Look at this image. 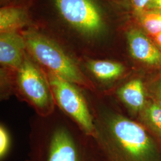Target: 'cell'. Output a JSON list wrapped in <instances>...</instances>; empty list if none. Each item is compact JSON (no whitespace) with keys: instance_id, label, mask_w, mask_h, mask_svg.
<instances>
[{"instance_id":"obj_1","label":"cell","mask_w":161,"mask_h":161,"mask_svg":"<svg viewBox=\"0 0 161 161\" xmlns=\"http://www.w3.org/2000/svg\"><path fill=\"white\" fill-rule=\"evenodd\" d=\"M97 138L115 161H161L155 142L145 127L90 102Z\"/></svg>"},{"instance_id":"obj_2","label":"cell","mask_w":161,"mask_h":161,"mask_svg":"<svg viewBox=\"0 0 161 161\" xmlns=\"http://www.w3.org/2000/svg\"><path fill=\"white\" fill-rule=\"evenodd\" d=\"M23 36L26 50L45 70L74 84L82 90L91 92L96 91L94 82L57 43L33 31L25 32Z\"/></svg>"},{"instance_id":"obj_3","label":"cell","mask_w":161,"mask_h":161,"mask_svg":"<svg viewBox=\"0 0 161 161\" xmlns=\"http://www.w3.org/2000/svg\"><path fill=\"white\" fill-rule=\"evenodd\" d=\"M56 106L73 122L80 131L97 138V130L88 102L79 86L44 69Z\"/></svg>"},{"instance_id":"obj_4","label":"cell","mask_w":161,"mask_h":161,"mask_svg":"<svg viewBox=\"0 0 161 161\" xmlns=\"http://www.w3.org/2000/svg\"><path fill=\"white\" fill-rule=\"evenodd\" d=\"M14 94L32 107L40 117L47 118L55 112L56 105L46 75L26 55L16 73Z\"/></svg>"},{"instance_id":"obj_5","label":"cell","mask_w":161,"mask_h":161,"mask_svg":"<svg viewBox=\"0 0 161 161\" xmlns=\"http://www.w3.org/2000/svg\"><path fill=\"white\" fill-rule=\"evenodd\" d=\"M60 16L72 27L93 37L103 29L102 13L94 0H54Z\"/></svg>"},{"instance_id":"obj_6","label":"cell","mask_w":161,"mask_h":161,"mask_svg":"<svg viewBox=\"0 0 161 161\" xmlns=\"http://www.w3.org/2000/svg\"><path fill=\"white\" fill-rule=\"evenodd\" d=\"M39 127L47 139V161H80L76 133L71 125L62 119H50V116Z\"/></svg>"},{"instance_id":"obj_7","label":"cell","mask_w":161,"mask_h":161,"mask_svg":"<svg viewBox=\"0 0 161 161\" xmlns=\"http://www.w3.org/2000/svg\"><path fill=\"white\" fill-rule=\"evenodd\" d=\"M129 52L134 59L153 67H161V51L144 31L130 29L126 34Z\"/></svg>"},{"instance_id":"obj_8","label":"cell","mask_w":161,"mask_h":161,"mask_svg":"<svg viewBox=\"0 0 161 161\" xmlns=\"http://www.w3.org/2000/svg\"><path fill=\"white\" fill-rule=\"evenodd\" d=\"M26 41L16 32L0 34V63L12 72H17L26 57Z\"/></svg>"},{"instance_id":"obj_9","label":"cell","mask_w":161,"mask_h":161,"mask_svg":"<svg viewBox=\"0 0 161 161\" xmlns=\"http://www.w3.org/2000/svg\"><path fill=\"white\" fill-rule=\"evenodd\" d=\"M118 97L132 114L140 112L146 103L144 86L140 79L128 81L116 91Z\"/></svg>"},{"instance_id":"obj_10","label":"cell","mask_w":161,"mask_h":161,"mask_svg":"<svg viewBox=\"0 0 161 161\" xmlns=\"http://www.w3.org/2000/svg\"><path fill=\"white\" fill-rule=\"evenodd\" d=\"M85 64L94 78L102 82L116 80L125 71L122 64L110 60L86 59Z\"/></svg>"},{"instance_id":"obj_11","label":"cell","mask_w":161,"mask_h":161,"mask_svg":"<svg viewBox=\"0 0 161 161\" xmlns=\"http://www.w3.org/2000/svg\"><path fill=\"white\" fill-rule=\"evenodd\" d=\"M28 18L21 7H4L0 10V33L14 32L26 25Z\"/></svg>"},{"instance_id":"obj_12","label":"cell","mask_w":161,"mask_h":161,"mask_svg":"<svg viewBox=\"0 0 161 161\" xmlns=\"http://www.w3.org/2000/svg\"><path fill=\"white\" fill-rule=\"evenodd\" d=\"M138 115L143 126L161 142V106L153 99L147 100Z\"/></svg>"},{"instance_id":"obj_13","label":"cell","mask_w":161,"mask_h":161,"mask_svg":"<svg viewBox=\"0 0 161 161\" xmlns=\"http://www.w3.org/2000/svg\"><path fill=\"white\" fill-rule=\"evenodd\" d=\"M136 18L141 26L152 38L161 33V12L144 10Z\"/></svg>"},{"instance_id":"obj_14","label":"cell","mask_w":161,"mask_h":161,"mask_svg":"<svg viewBox=\"0 0 161 161\" xmlns=\"http://www.w3.org/2000/svg\"><path fill=\"white\" fill-rule=\"evenodd\" d=\"M10 146V135L3 124L0 125V158L3 159L7 154Z\"/></svg>"},{"instance_id":"obj_15","label":"cell","mask_w":161,"mask_h":161,"mask_svg":"<svg viewBox=\"0 0 161 161\" xmlns=\"http://www.w3.org/2000/svg\"><path fill=\"white\" fill-rule=\"evenodd\" d=\"M150 0H128L135 16L143 12Z\"/></svg>"},{"instance_id":"obj_16","label":"cell","mask_w":161,"mask_h":161,"mask_svg":"<svg viewBox=\"0 0 161 161\" xmlns=\"http://www.w3.org/2000/svg\"><path fill=\"white\" fill-rule=\"evenodd\" d=\"M152 98L155 102L161 106V80L152 89Z\"/></svg>"},{"instance_id":"obj_17","label":"cell","mask_w":161,"mask_h":161,"mask_svg":"<svg viewBox=\"0 0 161 161\" xmlns=\"http://www.w3.org/2000/svg\"><path fill=\"white\" fill-rule=\"evenodd\" d=\"M145 10H157L161 12V0H150Z\"/></svg>"},{"instance_id":"obj_18","label":"cell","mask_w":161,"mask_h":161,"mask_svg":"<svg viewBox=\"0 0 161 161\" xmlns=\"http://www.w3.org/2000/svg\"><path fill=\"white\" fill-rule=\"evenodd\" d=\"M153 38L156 44V46L161 49V33L156 35Z\"/></svg>"}]
</instances>
